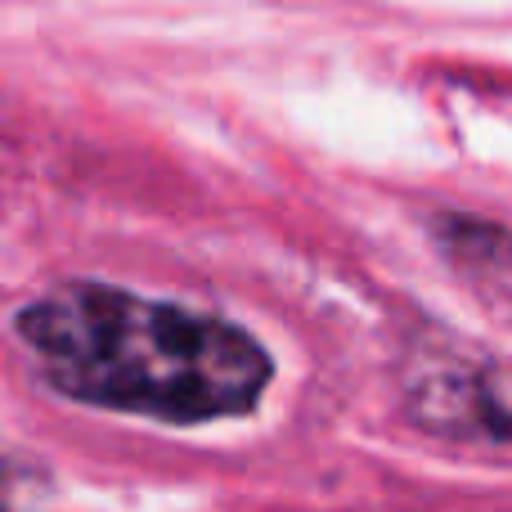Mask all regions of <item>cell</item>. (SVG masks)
Instances as JSON below:
<instances>
[{
  "mask_svg": "<svg viewBox=\"0 0 512 512\" xmlns=\"http://www.w3.org/2000/svg\"><path fill=\"white\" fill-rule=\"evenodd\" d=\"M14 328L54 391L162 423L248 414L274 373L243 328L108 283H63Z\"/></svg>",
  "mask_w": 512,
  "mask_h": 512,
  "instance_id": "6da1fadb",
  "label": "cell"
},
{
  "mask_svg": "<svg viewBox=\"0 0 512 512\" xmlns=\"http://www.w3.org/2000/svg\"><path fill=\"white\" fill-rule=\"evenodd\" d=\"M409 409L436 436L454 441H512V414L495 391L463 369H436L409 382Z\"/></svg>",
  "mask_w": 512,
  "mask_h": 512,
  "instance_id": "7a4b0ae2",
  "label": "cell"
},
{
  "mask_svg": "<svg viewBox=\"0 0 512 512\" xmlns=\"http://www.w3.org/2000/svg\"><path fill=\"white\" fill-rule=\"evenodd\" d=\"M436 248L490 301H512V230L486 216L445 212L432 225Z\"/></svg>",
  "mask_w": 512,
  "mask_h": 512,
  "instance_id": "3957f363",
  "label": "cell"
},
{
  "mask_svg": "<svg viewBox=\"0 0 512 512\" xmlns=\"http://www.w3.org/2000/svg\"><path fill=\"white\" fill-rule=\"evenodd\" d=\"M18 499H23V472L5 459V450H0V512H14Z\"/></svg>",
  "mask_w": 512,
  "mask_h": 512,
  "instance_id": "277c9868",
  "label": "cell"
}]
</instances>
